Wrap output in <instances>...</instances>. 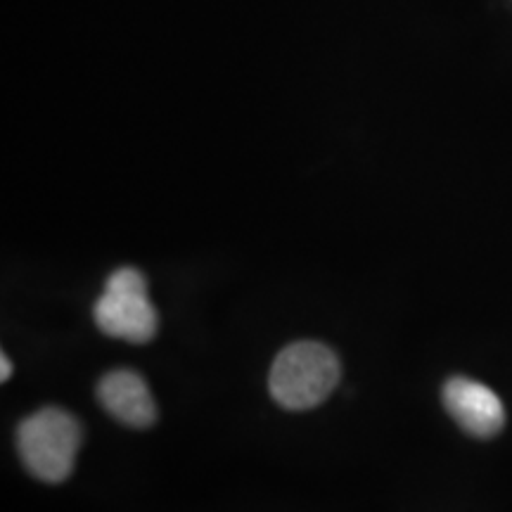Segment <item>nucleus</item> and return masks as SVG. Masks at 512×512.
Masks as SVG:
<instances>
[{
	"label": "nucleus",
	"mask_w": 512,
	"mask_h": 512,
	"mask_svg": "<svg viewBox=\"0 0 512 512\" xmlns=\"http://www.w3.org/2000/svg\"><path fill=\"white\" fill-rule=\"evenodd\" d=\"M342 377L335 351L318 342L290 344L275 356L268 389L287 411H309L335 392Z\"/></svg>",
	"instance_id": "1"
},
{
	"label": "nucleus",
	"mask_w": 512,
	"mask_h": 512,
	"mask_svg": "<svg viewBox=\"0 0 512 512\" xmlns=\"http://www.w3.org/2000/svg\"><path fill=\"white\" fill-rule=\"evenodd\" d=\"M98 401L114 420L145 430L157 420V403L145 377L131 368L110 370L98 384Z\"/></svg>",
	"instance_id": "5"
},
{
	"label": "nucleus",
	"mask_w": 512,
	"mask_h": 512,
	"mask_svg": "<svg viewBox=\"0 0 512 512\" xmlns=\"http://www.w3.org/2000/svg\"><path fill=\"white\" fill-rule=\"evenodd\" d=\"M444 406L460 430L477 439H491L505 427V408L498 394L470 377H451L444 384Z\"/></svg>",
	"instance_id": "4"
},
{
	"label": "nucleus",
	"mask_w": 512,
	"mask_h": 512,
	"mask_svg": "<svg viewBox=\"0 0 512 512\" xmlns=\"http://www.w3.org/2000/svg\"><path fill=\"white\" fill-rule=\"evenodd\" d=\"M93 318L107 337L147 344L157 335L159 316L147 297V280L138 268H117L93 306Z\"/></svg>",
	"instance_id": "3"
},
{
	"label": "nucleus",
	"mask_w": 512,
	"mask_h": 512,
	"mask_svg": "<svg viewBox=\"0 0 512 512\" xmlns=\"http://www.w3.org/2000/svg\"><path fill=\"white\" fill-rule=\"evenodd\" d=\"M81 441V422L57 406L29 415L17 430V451L24 467L48 484H60L72 475Z\"/></svg>",
	"instance_id": "2"
},
{
	"label": "nucleus",
	"mask_w": 512,
	"mask_h": 512,
	"mask_svg": "<svg viewBox=\"0 0 512 512\" xmlns=\"http://www.w3.org/2000/svg\"><path fill=\"white\" fill-rule=\"evenodd\" d=\"M0 370H3V382H5L12 375V361L5 354H3V368H0Z\"/></svg>",
	"instance_id": "6"
}]
</instances>
